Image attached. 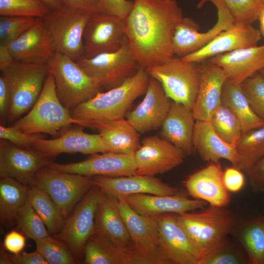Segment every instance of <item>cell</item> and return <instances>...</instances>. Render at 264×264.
<instances>
[{"label":"cell","instance_id":"28","mask_svg":"<svg viewBox=\"0 0 264 264\" xmlns=\"http://www.w3.org/2000/svg\"><path fill=\"white\" fill-rule=\"evenodd\" d=\"M16 61L46 64L55 51L43 22L35 23L8 45Z\"/></svg>","mask_w":264,"mask_h":264},{"label":"cell","instance_id":"59","mask_svg":"<svg viewBox=\"0 0 264 264\" xmlns=\"http://www.w3.org/2000/svg\"></svg>","mask_w":264,"mask_h":264},{"label":"cell","instance_id":"25","mask_svg":"<svg viewBox=\"0 0 264 264\" xmlns=\"http://www.w3.org/2000/svg\"><path fill=\"white\" fill-rule=\"evenodd\" d=\"M120 197L136 212L149 217L167 213L181 214L201 210L207 204L204 200L190 199L177 194L163 196L138 194Z\"/></svg>","mask_w":264,"mask_h":264},{"label":"cell","instance_id":"45","mask_svg":"<svg viewBox=\"0 0 264 264\" xmlns=\"http://www.w3.org/2000/svg\"><path fill=\"white\" fill-rule=\"evenodd\" d=\"M0 138L6 140L19 147L33 149L36 142L44 138V134H28L13 126H0Z\"/></svg>","mask_w":264,"mask_h":264},{"label":"cell","instance_id":"6","mask_svg":"<svg viewBox=\"0 0 264 264\" xmlns=\"http://www.w3.org/2000/svg\"><path fill=\"white\" fill-rule=\"evenodd\" d=\"M52 75L58 97L62 104L72 110L99 92L100 86L76 61L55 52L46 63Z\"/></svg>","mask_w":264,"mask_h":264},{"label":"cell","instance_id":"37","mask_svg":"<svg viewBox=\"0 0 264 264\" xmlns=\"http://www.w3.org/2000/svg\"><path fill=\"white\" fill-rule=\"evenodd\" d=\"M210 122L223 140L236 148L243 133L240 123L227 107L221 103L212 115Z\"/></svg>","mask_w":264,"mask_h":264},{"label":"cell","instance_id":"41","mask_svg":"<svg viewBox=\"0 0 264 264\" xmlns=\"http://www.w3.org/2000/svg\"><path fill=\"white\" fill-rule=\"evenodd\" d=\"M35 242L36 250L43 256L48 264L78 263L67 245L52 235Z\"/></svg>","mask_w":264,"mask_h":264},{"label":"cell","instance_id":"33","mask_svg":"<svg viewBox=\"0 0 264 264\" xmlns=\"http://www.w3.org/2000/svg\"><path fill=\"white\" fill-rule=\"evenodd\" d=\"M221 103L237 117L242 133L264 126V121L251 108L241 85L235 84L227 79L222 89Z\"/></svg>","mask_w":264,"mask_h":264},{"label":"cell","instance_id":"40","mask_svg":"<svg viewBox=\"0 0 264 264\" xmlns=\"http://www.w3.org/2000/svg\"><path fill=\"white\" fill-rule=\"evenodd\" d=\"M52 10L43 0H0V16L44 18Z\"/></svg>","mask_w":264,"mask_h":264},{"label":"cell","instance_id":"47","mask_svg":"<svg viewBox=\"0 0 264 264\" xmlns=\"http://www.w3.org/2000/svg\"><path fill=\"white\" fill-rule=\"evenodd\" d=\"M254 192L264 191V155L246 173Z\"/></svg>","mask_w":264,"mask_h":264},{"label":"cell","instance_id":"19","mask_svg":"<svg viewBox=\"0 0 264 264\" xmlns=\"http://www.w3.org/2000/svg\"><path fill=\"white\" fill-rule=\"evenodd\" d=\"M81 125L63 129L56 137L51 139H40L33 149L54 158L64 153L93 154L110 152L101 136L84 132Z\"/></svg>","mask_w":264,"mask_h":264},{"label":"cell","instance_id":"36","mask_svg":"<svg viewBox=\"0 0 264 264\" xmlns=\"http://www.w3.org/2000/svg\"><path fill=\"white\" fill-rule=\"evenodd\" d=\"M235 148L238 160L234 167L246 173L264 155V126L243 133Z\"/></svg>","mask_w":264,"mask_h":264},{"label":"cell","instance_id":"20","mask_svg":"<svg viewBox=\"0 0 264 264\" xmlns=\"http://www.w3.org/2000/svg\"><path fill=\"white\" fill-rule=\"evenodd\" d=\"M172 101L160 83L150 76L143 99L135 109L126 113V119L139 133L157 130L161 127Z\"/></svg>","mask_w":264,"mask_h":264},{"label":"cell","instance_id":"12","mask_svg":"<svg viewBox=\"0 0 264 264\" xmlns=\"http://www.w3.org/2000/svg\"><path fill=\"white\" fill-rule=\"evenodd\" d=\"M119 210L128 229L139 264H166L162 256L155 219L141 215L122 197H118Z\"/></svg>","mask_w":264,"mask_h":264},{"label":"cell","instance_id":"15","mask_svg":"<svg viewBox=\"0 0 264 264\" xmlns=\"http://www.w3.org/2000/svg\"><path fill=\"white\" fill-rule=\"evenodd\" d=\"M86 58L119 49L127 36L124 20L120 18L95 12L87 22L83 33Z\"/></svg>","mask_w":264,"mask_h":264},{"label":"cell","instance_id":"27","mask_svg":"<svg viewBox=\"0 0 264 264\" xmlns=\"http://www.w3.org/2000/svg\"><path fill=\"white\" fill-rule=\"evenodd\" d=\"M208 60L224 71L228 80L241 85L264 68V44L218 55Z\"/></svg>","mask_w":264,"mask_h":264},{"label":"cell","instance_id":"42","mask_svg":"<svg viewBox=\"0 0 264 264\" xmlns=\"http://www.w3.org/2000/svg\"><path fill=\"white\" fill-rule=\"evenodd\" d=\"M232 15L235 24H252L258 20L263 0H221Z\"/></svg>","mask_w":264,"mask_h":264},{"label":"cell","instance_id":"7","mask_svg":"<svg viewBox=\"0 0 264 264\" xmlns=\"http://www.w3.org/2000/svg\"><path fill=\"white\" fill-rule=\"evenodd\" d=\"M94 12L63 5L43 18L55 52L64 54L75 61L84 55V29Z\"/></svg>","mask_w":264,"mask_h":264},{"label":"cell","instance_id":"1","mask_svg":"<svg viewBox=\"0 0 264 264\" xmlns=\"http://www.w3.org/2000/svg\"><path fill=\"white\" fill-rule=\"evenodd\" d=\"M183 17L176 0H134L124 23L131 53L140 66L160 65L175 56L173 38Z\"/></svg>","mask_w":264,"mask_h":264},{"label":"cell","instance_id":"43","mask_svg":"<svg viewBox=\"0 0 264 264\" xmlns=\"http://www.w3.org/2000/svg\"><path fill=\"white\" fill-rule=\"evenodd\" d=\"M37 20L33 17L0 16V44L8 45L32 26Z\"/></svg>","mask_w":264,"mask_h":264},{"label":"cell","instance_id":"44","mask_svg":"<svg viewBox=\"0 0 264 264\" xmlns=\"http://www.w3.org/2000/svg\"><path fill=\"white\" fill-rule=\"evenodd\" d=\"M243 91L254 112L264 121V77L257 72L242 84Z\"/></svg>","mask_w":264,"mask_h":264},{"label":"cell","instance_id":"5","mask_svg":"<svg viewBox=\"0 0 264 264\" xmlns=\"http://www.w3.org/2000/svg\"><path fill=\"white\" fill-rule=\"evenodd\" d=\"M1 71L10 94L7 121L15 122L28 112L38 100L49 70L46 64L15 61Z\"/></svg>","mask_w":264,"mask_h":264},{"label":"cell","instance_id":"11","mask_svg":"<svg viewBox=\"0 0 264 264\" xmlns=\"http://www.w3.org/2000/svg\"><path fill=\"white\" fill-rule=\"evenodd\" d=\"M85 72L101 87L108 89L116 87L133 75L140 66L132 55L127 37L118 50L104 53L92 58L84 55L76 61Z\"/></svg>","mask_w":264,"mask_h":264},{"label":"cell","instance_id":"34","mask_svg":"<svg viewBox=\"0 0 264 264\" xmlns=\"http://www.w3.org/2000/svg\"><path fill=\"white\" fill-rule=\"evenodd\" d=\"M29 186L7 177L0 179V221L4 227L16 224L18 212L28 198Z\"/></svg>","mask_w":264,"mask_h":264},{"label":"cell","instance_id":"29","mask_svg":"<svg viewBox=\"0 0 264 264\" xmlns=\"http://www.w3.org/2000/svg\"><path fill=\"white\" fill-rule=\"evenodd\" d=\"M85 127L96 130L110 152L134 155L141 144L140 133L124 117L86 122Z\"/></svg>","mask_w":264,"mask_h":264},{"label":"cell","instance_id":"9","mask_svg":"<svg viewBox=\"0 0 264 264\" xmlns=\"http://www.w3.org/2000/svg\"><path fill=\"white\" fill-rule=\"evenodd\" d=\"M33 185L50 197L65 219L93 185L91 176L61 172L49 167L38 172Z\"/></svg>","mask_w":264,"mask_h":264},{"label":"cell","instance_id":"4","mask_svg":"<svg viewBox=\"0 0 264 264\" xmlns=\"http://www.w3.org/2000/svg\"><path fill=\"white\" fill-rule=\"evenodd\" d=\"M73 124L84 127L85 122L73 118L70 110L62 104L49 72L33 107L12 126L28 134H47L54 138L63 129Z\"/></svg>","mask_w":264,"mask_h":264},{"label":"cell","instance_id":"32","mask_svg":"<svg viewBox=\"0 0 264 264\" xmlns=\"http://www.w3.org/2000/svg\"><path fill=\"white\" fill-rule=\"evenodd\" d=\"M86 264H139L133 247L122 248L94 233L84 249Z\"/></svg>","mask_w":264,"mask_h":264},{"label":"cell","instance_id":"55","mask_svg":"<svg viewBox=\"0 0 264 264\" xmlns=\"http://www.w3.org/2000/svg\"><path fill=\"white\" fill-rule=\"evenodd\" d=\"M5 248L0 247V264H11L9 254L7 253Z\"/></svg>","mask_w":264,"mask_h":264},{"label":"cell","instance_id":"14","mask_svg":"<svg viewBox=\"0 0 264 264\" xmlns=\"http://www.w3.org/2000/svg\"><path fill=\"white\" fill-rule=\"evenodd\" d=\"M53 158L33 149L0 140V177H10L29 187L33 184L38 172L53 162Z\"/></svg>","mask_w":264,"mask_h":264},{"label":"cell","instance_id":"52","mask_svg":"<svg viewBox=\"0 0 264 264\" xmlns=\"http://www.w3.org/2000/svg\"><path fill=\"white\" fill-rule=\"evenodd\" d=\"M224 248L210 256L204 262L203 264H240L242 263V259L237 254L232 252L224 250Z\"/></svg>","mask_w":264,"mask_h":264},{"label":"cell","instance_id":"16","mask_svg":"<svg viewBox=\"0 0 264 264\" xmlns=\"http://www.w3.org/2000/svg\"><path fill=\"white\" fill-rule=\"evenodd\" d=\"M154 217L166 264H198V252L179 222L177 214L167 213Z\"/></svg>","mask_w":264,"mask_h":264},{"label":"cell","instance_id":"10","mask_svg":"<svg viewBox=\"0 0 264 264\" xmlns=\"http://www.w3.org/2000/svg\"><path fill=\"white\" fill-rule=\"evenodd\" d=\"M100 188L93 185L77 204L63 227L54 237L65 243L78 263L81 262L85 246L94 233L95 219Z\"/></svg>","mask_w":264,"mask_h":264},{"label":"cell","instance_id":"56","mask_svg":"<svg viewBox=\"0 0 264 264\" xmlns=\"http://www.w3.org/2000/svg\"><path fill=\"white\" fill-rule=\"evenodd\" d=\"M260 23V31L262 36L264 38V5L262 8L258 18Z\"/></svg>","mask_w":264,"mask_h":264},{"label":"cell","instance_id":"3","mask_svg":"<svg viewBox=\"0 0 264 264\" xmlns=\"http://www.w3.org/2000/svg\"><path fill=\"white\" fill-rule=\"evenodd\" d=\"M198 212L177 214L179 222L194 245L198 264L224 248L234 226V218L224 207L210 205Z\"/></svg>","mask_w":264,"mask_h":264},{"label":"cell","instance_id":"31","mask_svg":"<svg viewBox=\"0 0 264 264\" xmlns=\"http://www.w3.org/2000/svg\"><path fill=\"white\" fill-rule=\"evenodd\" d=\"M193 145L194 151L204 161L218 162L224 159L230 162L233 166L237 163L236 148L219 136L210 121L196 120Z\"/></svg>","mask_w":264,"mask_h":264},{"label":"cell","instance_id":"58","mask_svg":"<svg viewBox=\"0 0 264 264\" xmlns=\"http://www.w3.org/2000/svg\"><path fill=\"white\" fill-rule=\"evenodd\" d=\"M259 72L264 77V68L261 69Z\"/></svg>","mask_w":264,"mask_h":264},{"label":"cell","instance_id":"38","mask_svg":"<svg viewBox=\"0 0 264 264\" xmlns=\"http://www.w3.org/2000/svg\"><path fill=\"white\" fill-rule=\"evenodd\" d=\"M240 240L252 264H264V220H256L242 228Z\"/></svg>","mask_w":264,"mask_h":264},{"label":"cell","instance_id":"57","mask_svg":"<svg viewBox=\"0 0 264 264\" xmlns=\"http://www.w3.org/2000/svg\"><path fill=\"white\" fill-rule=\"evenodd\" d=\"M52 10L61 8L63 5L60 0H43Z\"/></svg>","mask_w":264,"mask_h":264},{"label":"cell","instance_id":"53","mask_svg":"<svg viewBox=\"0 0 264 264\" xmlns=\"http://www.w3.org/2000/svg\"><path fill=\"white\" fill-rule=\"evenodd\" d=\"M63 5L97 12L100 0H60Z\"/></svg>","mask_w":264,"mask_h":264},{"label":"cell","instance_id":"21","mask_svg":"<svg viewBox=\"0 0 264 264\" xmlns=\"http://www.w3.org/2000/svg\"><path fill=\"white\" fill-rule=\"evenodd\" d=\"M261 38L260 30L251 24H235L203 47L181 58L185 62L200 63L218 55L257 45Z\"/></svg>","mask_w":264,"mask_h":264},{"label":"cell","instance_id":"35","mask_svg":"<svg viewBox=\"0 0 264 264\" xmlns=\"http://www.w3.org/2000/svg\"><path fill=\"white\" fill-rule=\"evenodd\" d=\"M28 200L44 223L50 235L57 234L65 221L61 210L43 190L32 185L29 187Z\"/></svg>","mask_w":264,"mask_h":264},{"label":"cell","instance_id":"2","mask_svg":"<svg viewBox=\"0 0 264 264\" xmlns=\"http://www.w3.org/2000/svg\"><path fill=\"white\" fill-rule=\"evenodd\" d=\"M150 77L145 68L140 66L122 84L106 92H98L90 100L71 110V114L75 119L84 121V127L88 121L123 118L133 101L145 94Z\"/></svg>","mask_w":264,"mask_h":264},{"label":"cell","instance_id":"13","mask_svg":"<svg viewBox=\"0 0 264 264\" xmlns=\"http://www.w3.org/2000/svg\"><path fill=\"white\" fill-rule=\"evenodd\" d=\"M207 1L212 3L217 9V22L207 31L200 32L199 26L195 22L183 17L176 26L173 38L175 56L182 58L199 50L220 32L235 24L232 15L221 0H200L198 6L201 7Z\"/></svg>","mask_w":264,"mask_h":264},{"label":"cell","instance_id":"22","mask_svg":"<svg viewBox=\"0 0 264 264\" xmlns=\"http://www.w3.org/2000/svg\"><path fill=\"white\" fill-rule=\"evenodd\" d=\"M222 176L220 163L210 162L188 176L184 185L193 198L204 200L213 206L225 207L229 204L230 198Z\"/></svg>","mask_w":264,"mask_h":264},{"label":"cell","instance_id":"49","mask_svg":"<svg viewBox=\"0 0 264 264\" xmlns=\"http://www.w3.org/2000/svg\"><path fill=\"white\" fill-rule=\"evenodd\" d=\"M26 244V237L18 230H13L4 237L3 246L12 254L17 255L23 251Z\"/></svg>","mask_w":264,"mask_h":264},{"label":"cell","instance_id":"54","mask_svg":"<svg viewBox=\"0 0 264 264\" xmlns=\"http://www.w3.org/2000/svg\"><path fill=\"white\" fill-rule=\"evenodd\" d=\"M8 45L0 44V69L2 70L15 62Z\"/></svg>","mask_w":264,"mask_h":264},{"label":"cell","instance_id":"51","mask_svg":"<svg viewBox=\"0 0 264 264\" xmlns=\"http://www.w3.org/2000/svg\"><path fill=\"white\" fill-rule=\"evenodd\" d=\"M9 257L11 264H48L37 250L30 253L22 251L17 255L9 254Z\"/></svg>","mask_w":264,"mask_h":264},{"label":"cell","instance_id":"18","mask_svg":"<svg viewBox=\"0 0 264 264\" xmlns=\"http://www.w3.org/2000/svg\"><path fill=\"white\" fill-rule=\"evenodd\" d=\"M48 167L61 172L91 177L129 176L134 175L136 169L134 155L112 152L93 154L77 162L60 164L53 162Z\"/></svg>","mask_w":264,"mask_h":264},{"label":"cell","instance_id":"50","mask_svg":"<svg viewBox=\"0 0 264 264\" xmlns=\"http://www.w3.org/2000/svg\"><path fill=\"white\" fill-rule=\"evenodd\" d=\"M10 105V94L5 76H0V118L3 122L7 120Z\"/></svg>","mask_w":264,"mask_h":264},{"label":"cell","instance_id":"30","mask_svg":"<svg viewBox=\"0 0 264 264\" xmlns=\"http://www.w3.org/2000/svg\"><path fill=\"white\" fill-rule=\"evenodd\" d=\"M195 123L192 110L172 101L161 125V134L164 139L181 149L186 156L190 155L194 151Z\"/></svg>","mask_w":264,"mask_h":264},{"label":"cell","instance_id":"24","mask_svg":"<svg viewBox=\"0 0 264 264\" xmlns=\"http://www.w3.org/2000/svg\"><path fill=\"white\" fill-rule=\"evenodd\" d=\"M93 184L116 198L146 194L154 195H173L177 190L154 176L133 175L120 177L101 176H91Z\"/></svg>","mask_w":264,"mask_h":264},{"label":"cell","instance_id":"17","mask_svg":"<svg viewBox=\"0 0 264 264\" xmlns=\"http://www.w3.org/2000/svg\"><path fill=\"white\" fill-rule=\"evenodd\" d=\"M134 156L136 165L135 174L154 176L179 166L186 155L167 140L151 135L142 140Z\"/></svg>","mask_w":264,"mask_h":264},{"label":"cell","instance_id":"26","mask_svg":"<svg viewBox=\"0 0 264 264\" xmlns=\"http://www.w3.org/2000/svg\"><path fill=\"white\" fill-rule=\"evenodd\" d=\"M94 233L120 247H132L118 206L117 198L101 189L95 215Z\"/></svg>","mask_w":264,"mask_h":264},{"label":"cell","instance_id":"46","mask_svg":"<svg viewBox=\"0 0 264 264\" xmlns=\"http://www.w3.org/2000/svg\"><path fill=\"white\" fill-rule=\"evenodd\" d=\"M133 5V2L128 0H100L97 12L117 16L124 21Z\"/></svg>","mask_w":264,"mask_h":264},{"label":"cell","instance_id":"48","mask_svg":"<svg viewBox=\"0 0 264 264\" xmlns=\"http://www.w3.org/2000/svg\"><path fill=\"white\" fill-rule=\"evenodd\" d=\"M223 182L226 189L231 192H237L243 186L244 177L241 171L237 168H227L223 172Z\"/></svg>","mask_w":264,"mask_h":264},{"label":"cell","instance_id":"8","mask_svg":"<svg viewBox=\"0 0 264 264\" xmlns=\"http://www.w3.org/2000/svg\"><path fill=\"white\" fill-rule=\"evenodd\" d=\"M161 85L172 101L193 110L200 85L199 63L188 62L175 56L160 65L145 68Z\"/></svg>","mask_w":264,"mask_h":264},{"label":"cell","instance_id":"23","mask_svg":"<svg viewBox=\"0 0 264 264\" xmlns=\"http://www.w3.org/2000/svg\"><path fill=\"white\" fill-rule=\"evenodd\" d=\"M200 85L193 108L196 120L210 121L221 104V95L227 76L219 66L207 60L199 63Z\"/></svg>","mask_w":264,"mask_h":264},{"label":"cell","instance_id":"39","mask_svg":"<svg viewBox=\"0 0 264 264\" xmlns=\"http://www.w3.org/2000/svg\"><path fill=\"white\" fill-rule=\"evenodd\" d=\"M16 229L34 241L50 235L47 228L28 200L19 209Z\"/></svg>","mask_w":264,"mask_h":264}]
</instances>
